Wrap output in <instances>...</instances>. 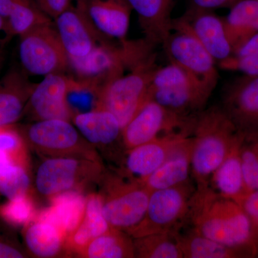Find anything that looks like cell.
Instances as JSON below:
<instances>
[{
    "label": "cell",
    "instance_id": "6da1fadb",
    "mask_svg": "<svg viewBox=\"0 0 258 258\" xmlns=\"http://www.w3.org/2000/svg\"><path fill=\"white\" fill-rule=\"evenodd\" d=\"M187 222L195 232L220 243L257 248L252 224L242 206L222 196L210 185L196 187Z\"/></svg>",
    "mask_w": 258,
    "mask_h": 258
},
{
    "label": "cell",
    "instance_id": "7a4b0ae2",
    "mask_svg": "<svg viewBox=\"0 0 258 258\" xmlns=\"http://www.w3.org/2000/svg\"><path fill=\"white\" fill-rule=\"evenodd\" d=\"M240 133L220 106L197 114L194 127L191 176L196 187L209 186L214 171L230 152Z\"/></svg>",
    "mask_w": 258,
    "mask_h": 258
},
{
    "label": "cell",
    "instance_id": "3957f363",
    "mask_svg": "<svg viewBox=\"0 0 258 258\" xmlns=\"http://www.w3.org/2000/svg\"><path fill=\"white\" fill-rule=\"evenodd\" d=\"M122 74L103 85L98 92L96 109H104L116 117L122 127L133 118L149 99L153 74L157 69L152 52L128 66Z\"/></svg>",
    "mask_w": 258,
    "mask_h": 258
},
{
    "label": "cell",
    "instance_id": "277c9868",
    "mask_svg": "<svg viewBox=\"0 0 258 258\" xmlns=\"http://www.w3.org/2000/svg\"><path fill=\"white\" fill-rule=\"evenodd\" d=\"M98 184L103 215L110 227L127 232L142 221L152 193L143 183L111 169Z\"/></svg>",
    "mask_w": 258,
    "mask_h": 258
},
{
    "label": "cell",
    "instance_id": "5b68a950",
    "mask_svg": "<svg viewBox=\"0 0 258 258\" xmlns=\"http://www.w3.org/2000/svg\"><path fill=\"white\" fill-rule=\"evenodd\" d=\"M19 129L27 145L44 157H79L103 161L96 148L69 120H37Z\"/></svg>",
    "mask_w": 258,
    "mask_h": 258
},
{
    "label": "cell",
    "instance_id": "8992f818",
    "mask_svg": "<svg viewBox=\"0 0 258 258\" xmlns=\"http://www.w3.org/2000/svg\"><path fill=\"white\" fill-rule=\"evenodd\" d=\"M195 189L196 186L189 180L173 187L152 191L144 218L126 233L137 238L181 230L187 222L190 202Z\"/></svg>",
    "mask_w": 258,
    "mask_h": 258
},
{
    "label": "cell",
    "instance_id": "52a82bcc",
    "mask_svg": "<svg viewBox=\"0 0 258 258\" xmlns=\"http://www.w3.org/2000/svg\"><path fill=\"white\" fill-rule=\"evenodd\" d=\"M107 169L103 161L79 157H46L35 174L39 193L50 197L71 190L82 191L98 183Z\"/></svg>",
    "mask_w": 258,
    "mask_h": 258
},
{
    "label": "cell",
    "instance_id": "ba28073f",
    "mask_svg": "<svg viewBox=\"0 0 258 258\" xmlns=\"http://www.w3.org/2000/svg\"><path fill=\"white\" fill-rule=\"evenodd\" d=\"M197 114H181L148 99L122 130L125 150L169 134L192 135Z\"/></svg>",
    "mask_w": 258,
    "mask_h": 258
},
{
    "label": "cell",
    "instance_id": "9c48e42d",
    "mask_svg": "<svg viewBox=\"0 0 258 258\" xmlns=\"http://www.w3.org/2000/svg\"><path fill=\"white\" fill-rule=\"evenodd\" d=\"M20 58L24 69L37 76L64 73L69 69V55L52 23L20 35Z\"/></svg>",
    "mask_w": 258,
    "mask_h": 258
},
{
    "label": "cell",
    "instance_id": "30bf717a",
    "mask_svg": "<svg viewBox=\"0 0 258 258\" xmlns=\"http://www.w3.org/2000/svg\"><path fill=\"white\" fill-rule=\"evenodd\" d=\"M127 41L120 42L118 47L108 40L84 57H69V68L76 80L99 91L103 85L123 74L128 68L130 58Z\"/></svg>",
    "mask_w": 258,
    "mask_h": 258
},
{
    "label": "cell",
    "instance_id": "8fae6325",
    "mask_svg": "<svg viewBox=\"0 0 258 258\" xmlns=\"http://www.w3.org/2000/svg\"><path fill=\"white\" fill-rule=\"evenodd\" d=\"M162 46L170 62L214 91L219 79L216 61L193 35L181 29L173 28Z\"/></svg>",
    "mask_w": 258,
    "mask_h": 258
},
{
    "label": "cell",
    "instance_id": "7c38bea8",
    "mask_svg": "<svg viewBox=\"0 0 258 258\" xmlns=\"http://www.w3.org/2000/svg\"><path fill=\"white\" fill-rule=\"evenodd\" d=\"M72 122L87 142L100 151L113 169L119 165L125 149L122 138V127L111 112L104 109L77 113Z\"/></svg>",
    "mask_w": 258,
    "mask_h": 258
},
{
    "label": "cell",
    "instance_id": "4fadbf2b",
    "mask_svg": "<svg viewBox=\"0 0 258 258\" xmlns=\"http://www.w3.org/2000/svg\"><path fill=\"white\" fill-rule=\"evenodd\" d=\"M74 78L64 73L44 76L41 82L35 84L24 114L32 120L62 119L72 121L73 113L68 97ZM23 114V115H24Z\"/></svg>",
    "mask_w": 258,
    "mask_h": 258
},
{
    "label": "cell",
    "instance_id": "5bb4252c",
    "mask_svg": "<svg viewBox=\"0 0 258 258\" xmlns=\"http://www.w3.org/2000/svg\"><path fill=\"white\" fill-rule=\"evenodd\" d=\"M191 136L187 133L169 134L132 148L125 151L119 165L112 169L142 182Z\"/></svg>",
    "mask_w": 258,
    "mask_h": 258
},
{
    "label": "cell",
    "instance_id": "9a60e30c",
    "mask_svg": "<svg viewBox=\"0 0 258 258\" xmlns=\"http://www.w3.org/2000/svg\"><path fill=\"white\" fill-rule=\"evenodd\" d=\"M173 28L181 29L193 35L216 62L233 54L224 19L212 11L189 8L182 17L173 20Z\"/></svg>",
    "mask_w": 258,
    "mask_h": 258
},
{
    "label": "cell",
    "instance_id": "2e32d148",
    "mask_svg": "<svg viewBox=\"0 0 258 258\" xmlns=\"http://www.w3.org/2000/svg\"><path fill=\"white\" fill-rule=\"evenodd\" d=\"M220 106L244 139L257 136L258 76H248L226 88Z\"/></svg>",
    "mask_w": 258,
    "mask_h": 258
},
{
    "label": "cell",
    "instance_id": "e0dca14e",
    "mask_svg": "<svg viewBox=\"0 0 258 258\" xmlns=\"http://www.w3.org/2000/svg\"><path fill=\"white\" fill-rule=\"evenodd\" d=\"M55 28L69 57L87 55L109 37L96 28L82 8L70 7L55 19Z\"/></svg>",
    "mask_w": 258,
    "mask_h": 258
},
{
    "label": "cell",
    "instance_id": "ac0fdd59",
    "mask_svg": "<svg viewBox=\"0 0 258 258\" xmlns=\"http://www.w3.org/2000/svg\"><path fill=\"white\" fill-rule=\"evenodd\" d=\"M96 28L109 38L126 40L132 8L127 0H78Z\"/></svg>",
    "mask_w": 258,
    "mask_h": 258
},
{
    "label": "cell",
    "instance_id": "d6986e66",
    "mask_svg": "<svg viewBox=\"0 0 258 258\" xmlns=\"http://www.w3.org/2000/svg\"><path fill=\"white\" fill-rule=\"evenodd\" d=\"M244 140V136L240 134L210 181V186L215 191L238 204L250 191L246 186L242 169L241 151Z\"/></svg>",
    "mask_w": 258,
    "mask_h": 258
},
{
    "label": "cell",
    "instance_id": "ffe728a7",
    "mask_svg": "<svg viewBox=\"0 0 258 258\" xmlns=\"http://www.w3.org/2000/svg\"><path fill=\"white\" fill-rule=\"evenodd\" d=\"M138 15L145 40L154 46L164 45L172 31L173 0H127Z\"/></svg>",
    "mask_w": 258,
    "mask_h": 258
},
{
    "label": "cell",
    "instance_id": "44dd1931",
    "mask_svg": "<svg viewBox=\"0 0 258 258\" xmlns=\"http://www.w3.org/2000/svg\"><path fill=\"white\" fill-rule=\"evenodd\" d=\"M35 83L23 71L12 69L0 80V126L14 124L24 114Z\"/></svg>",
    "mask_w": 258,
    "mask_h": 258
},
{
    "label": "cell",
    "instance_id": "7402d4cb",
    "mask_svg": "<svg viewBox=\"0 0 258 258\" xmlns=\"http://www.w3.org/2000/svg\"><path fill=\"white\" fill-rule=\"evenodd\" d=\"M192 136L176 148L163 164L142 181L150 191L167 189L189 181Z\"/></svg>",
    "mask_w": 258,
    "mask_h": 258
},
{
    "label": "cell",
    "instance_id": "603a6c76",
    "mask_svg": "<svg viewBox=\"0 0 258 258\" xmlns=\"http://www.w3.org/2000/svg\"><path fill=\"white\" fill-rule=\"evenodd\" d=\"M50 206L37 212L35 219L49 222L69 236L79 227L86 211V197L80 190H71L50 198Z\"/></svg>",
    "mask_w": 258,
    "mask_h": 258
},
{
    "label": "cell",
    "instance_id": "cb8c5ba5",
    "mask_svg": "<svg viewBox=\"0 0 258 258\" xmlns=\"http://www.w3.org/2000/svg\"><path fill=\"white\" fill-rule=\"evenodd\" d=\"M184 258H254L257 249L252 247H234L200 235L192 229L175 233Z\"/></svg>",
    "mask_w": 258,
    "mask_h": 258
},
{
    "label": "cell",
    "instance_id": "d4e9b609",
    "mask_svg": "<svg viewBox=\"0 0 258 258\" xmlns=\"http://www.w3.org/2000/svg\"><path fill=\"white\" fill-rule=\"evenodd\" d=\"M111 228L103 215L101 195L89 194L86 197V211L82 221L66 238L68 253L69 255H77L91 241Z\"/></svg>",
    "mask_w": 258,
    "mask_h": 258
},
{
    "label": "cell",
    "instance_id": "484cf974",
    "mask_svg": "<svg viewBox=\"0 0 258 258\" xmlns=\"http://www.w3.org/2000/svg\"><path fill=\"white\" fill-rule=\"evenodd\" d=\"M23 235L28 250L37 257L69 255L66 246L67 235L52 224L34 219L24 227Z\"/></svg>",
    "mask_w": 258,
    "mask_h": 258
},
{
    "label": "cell",
    "instance_id": "4316f807",
    "mask_svg": "<svg viewBox=\"0 0 258 258\" xmlns=\"http://www.w3.org/2000/svg\"><path fill=\"white\" fill-rule=\"evenodd\" d=\"M212 93L203 86H179L151 91L149 99L176 113L194 115L205 109Z\"/></svg>",
    "mask_w": 258,
    "mask_h": 258
},
{
    "label": "cell",
    "instance_id": "83f0119b",
    "mask_svg": "<svg viewBox=\"0 0 258 258\" xmlns=\"http://www.w3.org/2000/svg\"><path fill=\"white\" fill-rule=\"evenodd\" d=\"M224 23L232 49L236 50L258 32V0H240L231 8Z\"/></svg>",
    "mask_w": 258,
    "mask_h": 258
},
{
    "label": "cell",
    "instance_id": "f1b7e54d",
    "mask_svg": "<svg viewBox=\"0 0 258 258\" xmlns=\"http://www.w3.org/2000/svg\"><path fill=\"white\" fill-rule=\"evenodd\" d=\"M76 256L83 258H134L133 238L124 231L111 227L91 241Z\"/></svg>",
    "mask_w": 258,
    "mask_h": 258
},
{
    "label": "cell",
    "instance_id": "f546056e",
    "mask_svg": "<svg viewBox=\"0 0 258 258\" xmlns=\"http://www.w3.org/2000/svg\"><path fill=\"white\" fill-rule=\"evenodd\" d=\"M52 19L40 9L34 0H15L13 10L5 19L3 31L8 38L23 35L32 29L52 23Z\"/></svg>",
    "mask_w": 258,
    "mask_h": 258
},
{
    "label": "cell",
    "instance_id": "4dcf8cb0",
    "mask_svg": "<svg viewBox=\"0 0 258 258\" xmlns=\"http://www.w3.org/2000/svg\"><path fill=\"white\" fill-rule=\"evenodd\" d=\"M175 233L151 234L133 238L135 257L184 258Z\"/></svg>",
    "mask_w": 258,
    "mask_h": 258
},
{
    "label": "cell",
    "instance_id": "1f68e13d",
    "mask_svg": "<svg viewBox=\"0 0 258 258\" xmlns=\"http://www.w3.org/2000/svg\"><path fill=\"white\" fill-rule=\"evenodd\" d=\"M0 164H13L30 169L28 145L14 124L0 126Z\"/></svg>",
    "mask_w": 258,
    "mask_h": 258
},
{
    "label": "cell",
    "instance_id": "d6a6232c",
    "mask_svg": "<svg viewBox=\"0 0 258 258\" xmlns=\"http://www.w3.org/2000/svg\"><path fill=\"white\" fill-rule=\"evenodd\" d=\"M30 169L13 164H0V194L8 200L30 194Z\"/></svg>",
    "mask_w": 258,
    "mask_h": 258
},
{
    "label": "cell",
    "instance_id": "836d02e7",
    "mask_svg": "<svg viewBox=\"0 0 258 258\" xmlns=\"http://www.w3.org/2000/svg\"><path fill=\"white\" fill-rule=\"evenodd\" d=\"M37 213L30 194L10 199L0 205V218L13 227H25L35 218Z\"/></svg>",
    "mask_w": 258,
    "mask_h": 258
},
{
    "label": "cell",
    "instance_id": "e575fe53",
    "mask_svg": "<svg viewBox=\"0 0 258 258\" xmlns=\"http://www.w3.org/2000/svg\"><path fill=\"white\" fill-rule=\"evenodd\" d=\"M185 86H200L210 90L182 68L170 62L167 66L157 67L155 70L151 81L149 92L162 88ZM210 91L213 92L211 90Z\"/></svg>",
    "mask_w": 258,
    "mask_h": 258
},
{
    "label": "cell",
    "instance_id": "d590c367",
    "mask_svg": "<svg viewBox=\"0 0 258 258\" xmlns=\"http://www.w3.org/2000/svg\"><path fill=\"white\" fill-rule=\"evenodd\" d=\"M244 181L249 191H258V135L244 139L242 151Z\"/></svg>",
    "mask_w": 258,
    "mask_h": 258
},
{
    "label": "cell",
    "instance_id": "8d00e7d4",
    "mask_svg": "<svg viewBox=\"0 0 258 258\" xmlns=\"http://www.w3.org/2000/svg\"><path fill=\"white\" fill-rule=\"evenodd\" d=\"M219 66L224 70L240 71L250 77L258 76V53L244 57L232 55L219 62Z\"/></svg>",
    "mask_w": 258,
    "mask_h": 258
},
{
    "label": "cell",
    "instance_id": "74e56055",
    "mask_svg": "<svg viewBox=\"0 0 258 258\" xmlns=\"http://www.w3.org/2000/svg\"><path fill=\"white\" fill-rule=\"evenodd\" d=\"M248 216L258 241V191H249L239 204Z\"/></svg>",
    "mask_w": 258,
    "mask_h": 258
},
{
    "label": "cell",
    "instance_id": "f35d334b",
    "mask_svg": "<svg viewBox=\"0 0 258 258\" xmlns=\"http://www.w3.org/2000/svg\"><path fill=\"white\" fill-rule=\"evenodd\" d=\"M49 18L55 20L71 7V0H34Z\"/></svg>",
    "mask_w": 258,
    "mask_h": 258
},
{
    "label": "cell",
    "instance_id": "ab89813d",
    "mask_svg": "<svg viewBox=\"0 0 258 258\" xmlns=\"http://www.w3.org/2000/svg\"><path fill=\"white\" fill-rule=\"evenodd\" d=\"M240 0H191V9L207 10L212 11L213 10L220 9L231 6Z\"/></svg>",
    "mask_w": 258,
    "mask_h": 258
},
{
    "label": "cell",
    "instance_id": "60d3db41",
    "mask_svg": "<svg viewBox=\"0 0 258 258\" xmlns=\"http://www.w3.org/2000/svg\"><path fill=\"white\" fill-rule=\"evenodd\" d=\"M258 53V32L251 35L234 51L232 55L237 57L254 55Z\"/></svg>",
    "mask_w": 258,
    "mask_h": 258
},
{
    "label": "cell",
    "instance_id": "b9f144b4",
    "mask_svg": "<svg viewBox=\"0 0 258 258\" xmlns=\"http://www.w3.org/2000/svg\"><path fill=\"white\" fill-rule=\"evenodd\" d=\"M25 254L15 244L0 238V258H23Z\"/></svg>",
    "mask_w": 258,
    "mask_h": 258
},
{
    "label": "cell",
    "instance_id": "7bdbcfd3",
    "mask_svg": "<svg viewBox=\"0 0 258 258\" xmlns=\"http://www.w3.org/2000/svg\"><path fill=\"white\" fill-rule=\"evenodd\" d=\"M14 3L15 0H0V16L5 20L8 18L11 13Z\"/></svg>",
    "mask_w": 258,
    "mask_h": 258
},
{
    "label": "cell",
    "instance_id": "ee69618b",
    "mask_svg": "<svg viewBox=\"0 0 258 258\" xmlns=\"http://www.w3.org/2000/svg\"><path fill=\"white\" fill-rule=\"evenodd\" d=\"M5 61V53L3 47H0V71L3 69V64Z\"/></svg>",
    "mask_w": 258,
    "mask_h": 258
},
{
    "label": "cell",
    "instance_id": "f6af8a7d",
    "mask_svg": "<svg viewBox=\"0 0 258 258\" xmlns=\"http://www.w3.org/2000/svg\"><path fill=\"white\" fill-rule=\"evenodd\" d=\"M5 20L3 17L0 16V32L4 30Z\"/></svg>",
    "mask_w": 258,
    "mask_h": 258
},
{
    "label": "cell",
    "instance_id": "bcb514c9",
    "mask_svg": "<svg viewBox=\"0 0 258 258\" xmlns=\"http://www.w3.org/2000/svg\"><path fill=\"white\" fill-rule=\"evenodd\" d=\"M258 257V246H257V252H256V257Z\"/></svg>",
    "mask_w": 258,
    "mask_h": 258
}]
</instances>
